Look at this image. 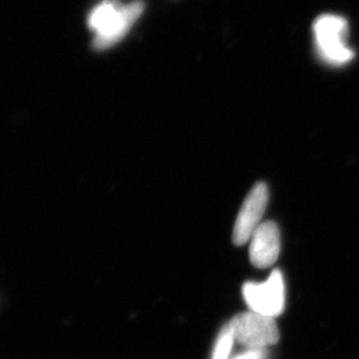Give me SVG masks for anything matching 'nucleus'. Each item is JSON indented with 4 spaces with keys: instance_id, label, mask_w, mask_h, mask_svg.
Wrapping results in <instances>:
<instances>
[{
    "instance_id": "f03ea898",
    "label": "nucleus",
    "mask_w": 359,
    "mask_h": 359,
    "mask_svg": "<svg viewBox=\"0 0 359 359\" xmlns=\"http://www.w3.org/2000/svg\"><path fill=\"white\" fill-rule=\"evenodd\" d=\"M318 54L322 61L334 67L346 65L353 61L355 53L348 46L349 26L343 17L322 14L313 25Z\"/></svg>"
},
{
    "instance_id": "20e7f679",
    "label": "nucleus",
    "mask_w": 359,
    "mask_h": 359,
    "mask_svg": "<svg viewBox=\"0 0 359 359\" xmlns=\"http://www.w3.org/2000/svg\"><path fill=\"white\" fill-rule=\"evenodd\" d=\"M244 300L251 311L262 316H280L285 307V285L279 270L272 272L265 283H247L243 286Z\"/></svg>"
},
{
    "instance_id": "7ed1b4c3",
    "label": "nucleus",
    "mask_w": 359,
    "mask_h": 359,
    "mask_svg": "<svg viewBox=\"0 0 359 359\" xmlns=\"http://www.w3.org/2000/svg\"><path fill=\"white\" fill-rule=\"evenodd\" d=\"M229 325L235 341L248 349H266L279 341L278 327L271 316L255 312L244 313L235 316Z\"/></svg>"
},
{
    "instance_id": "423d86ee",
    "label": "nucleus",
    "mask_w": 359,
    "mask_h": 359,
    "mask_svg": "<svg viewBox=\"0 0 359 359\" xmlns=\"http://www.w3.org/2000/svg\"><path fill=\"white\" fill-rule=\"evenodd\" d=\"M280 252V233L273 221L258 226L251 236L250 261L256 268L265 269L275 264Z\"/></svg>"
},
{
    "instance_id": "6e6552de",
    "label": "nucleus",
    "mask_w": 359,
    "mask_h": 359,
    "mask_svg": "<svg viewBox=\"0 0 359 359\" xmlns=\"http://www.w3.org/2000/svg\"><path fill=\"white\" fill-rule=\"evenodd\" d=\"M233 359H268V351L266 349H248Z\"/></svg>"
},
{
    "instance_id": "f257e3e1",
    "label": "nucleus",
    "mask_w": 359,
    "mask_h": 359,
    "mask_svg": "<svg viewBox=\"0 0 359 359\" xmlns=\"http://www.w3.org/2000/svg\"><path fill=\"white\" fill-rule=\"evenodd\" d=\"M144 11L142 0L121 4L119 0H102L88 15V26L95 33L93 47L106 50L125 38Z\"/></svg>"
},
{
    "instance_id": "39448f33",
    "label": "nucleus",
    "mask_w": 359,
    "mask_h": 359,
    "mask_svg": "<svg viewBox=\"0 0 359 359\" xmlns=\"http://www.w3.org/2000/svg\"><path fill=\"white\" fill-rule=\"evenodd\" d=\"M268 201L269 190L266 184H256L244 200L235 222L233 241L236 245H242L250 240L264 215Z\"/></svg>"
},
{
    "instance_id": "0eeeda50",
    "label": "nucleus",
    "mask_w": 359,
    "mask_h": 359,
    "mask_svg": "<svg viewBox=\"0 0 359 359\" xmlns=\"http://www.w3.org/2000/svg\"><path fill=\"white\" fill-rule=\"evenodd\" d=\"M235 337L231 332V325L224 327V330L221 332L217 339L215 346H214L213 356L212 359H228L231 355L233 344H234Z\"/></svg>"
}]
</instances>
